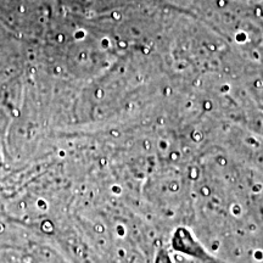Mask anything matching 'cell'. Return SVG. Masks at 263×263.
Returning a JSON list of instances; mask_svg holds the SVG:
<instances>
[{"instance_id": "6da1fadb", "label": "cell", "mask_w": 263, "mask_h": 263, "mask_svg": "<svg viewBox=\"0 0 263 263\" xmlns=\"http://www.w3.org/2000/svg\"><path fill=\"white\" fill-rule=\"evenodd\" d=\"M155 263H172L168 256H167V252L160 251V254L157 255L156 257V262Z\"/></svg>"}]
</instances>
